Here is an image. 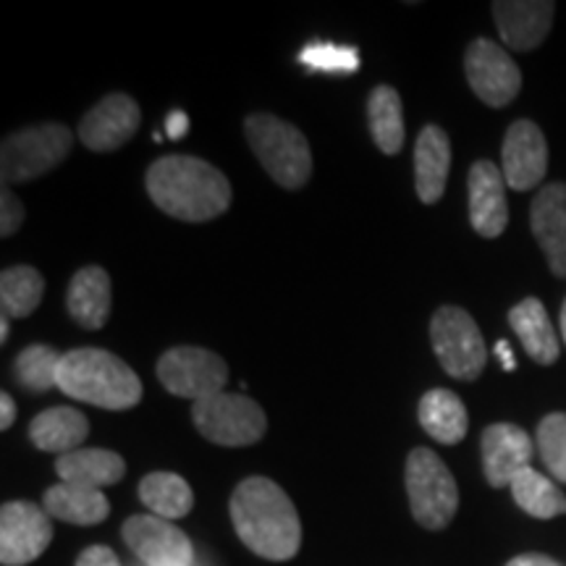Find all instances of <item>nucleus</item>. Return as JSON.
Returning a JSON list of instances; mask_svg holds the SVG:
<instances>
[{"label": "nucleus", "instance_id": "nucleus-1", "mask_svg": "<svg viewBox=\"0 0 566 566\" xmlns=\"http://www.w3.org/2000/svg\"><path fill=\"white\" fill-rule=\"evenodd\" d=\"M231 522L252 554L268 562H289L300 554L302 522L281 485L268 478H247L231 495Z\"/></svg>", "mask_w": 566, "mask_h": 566}, {"label": "nucleus", "instance_id": "nucleus-2", "mask_svg": "<svg viewBox=\"0 0 566 566\" xmlns=\"http://www.w3.org/2000/svg\"><path fill=\"white\" fill-rule=\"evenodd\" d=\"M147 195L166 216L184 223H205L229 210L231 184L195 155H166L147 168Z\"/></svg>", "mask_w": 566, "mask_h": 566}, {"label": "nucleus", "instance_id": "nucleus-3", "mask_svg": "<svg viewBox=\"0 0 566 566\" xmlns=\"http://www.w3.org/2000/svg\"><path fill=\"white\" fill-rule=\"evenodd\" d=\"M59 391L84 405L124 412L139 405L142 380L116 354L84 346L61 357Z\"/></svg>", "mask_w": 566, "mask_h": 566}, {"label": "nucleus", "instance_id": "nucleus-4", "mask_svg": "<svg viewBox=\"0 0 566 566\" xmlns=\"http://www.w3.org/2000/svg\"><path fill=\"white\" fill-rule=\"evenodd\" d=\"M244 134L252 153L279 187L300 189L310 181L313 153L307 137L294 124L283 122L273 113H252L244 122Z\"/></svg>", "mask_w": 566, "mask_h": 566}, {"label": "nucleus", "instance_id": "nucleus-5", "mask_svg": "<svg viewBox=\"0 0 566 566\" xmlns=\"http://www.w3.org/2000/svg\"><path fill=\"white\" fill-rule=\"evenodd\" d=\"M74 132L63 124L27 126L9 134L0 147V174L3 187L40 179L69 158Z\"/></svg>", "mask_w": 566, "mask_h": 566}, {"label": "nucleus", "instance_id": "nucleus-6", "mask_svg": "<svg viewBox=\"0 0 566 566\" xmlns=\"http://www.w3.org/2000/svg\"><path fill=\"white\" fill-rule=\"evenodd\" d=\"M407 495L412 516L424 530H443L459 509V488L443 459L430 449L409 451Z\"/></svg>", "mask_w": 566, "mask_h": 566}, {"label": "nucleus", "instance_id": "nucleus-7", "mask_svg": "<svg viewBox=\"0 0 566 566\" xmlns=\"http://www.w3.org/2000/svg\"><path fill=\"white\" fill-rule=\"evenodd\" d=\"M430 342L443 373L457 380H478L485 370L488 346L475 317L457 304H443L430 321Z\"/></svg>", "mask_w": 566, "mask_h": 566}, {"label": "nucleus", "instance_id": "nucleus-8", "mask_svg": "<svg viewBox=\"0 0 566 566\" xmlns=\"http://www.w3.org/2000/svg\"><path fill=\"white\" fill-rule=\"evenodd\" d=\"M192 420L202 438H208L210 443L229 446V449L258 443L268 430V417L258 401L226 391L195 401Z\"/></svg>", "mask_w": 566, "mask_h": 566}, {"label": "nucleus", "instance_id": "nucleus-9", "mask_svg": "<svg viewBox=\"0 0 566 566\" xmlns=\"http://www.w3.org/2000/svg\"><path fill=\"white\" fill-rule=\"evenodd\" d=\"M158 380L168 394L202 401L223 391L229 365L202 346H174L158 359Z\"/></svg>", "mask_w": 566, "mask_h": 566}, {"label": "nucleus", "instance_id": "nucleus-10", "mask_svg": "<svg viewBox=\"0 0 566 566\" xmlns=\"http://www.w3.org/2000/svg\"><path fill=\"white\" fill-rule=\"evenodd\" d=\"M53 541L51 514L30 501H9L0 509V564L27 566Z\"/></svg>", "mask_w": 566, "mask_h": 566}, {"label": "nucleus", "instance_id": "nucleus-11", "mask_svg": "<svg viewBox=\"0 0 566 566\" xmlns=\"http://www.w3.org/2000/svg\"><path fill=\"white\" fill-rule=\"evenodd\" d=\"M464 74L472 92L491 108H504L522 90V71L512 55L485 38L467 48Z\"/></svg>", "mask_w": 566, "mask_h": 566}, {"label": "nucleus", "instance_id": "nucleus-12", "mask_svg": "<svg viewBox=\"0 0 566 566\" xmlns=\"http://www.w3.org/2000/svg\"><path fill=\"white\" fill-rule=\"evenodd\" d=\"M122 535L145 566H195L189 535L155 514H137L124 522Z\"/></svg>", "mask_w": 566, "mask_h": 566}, {"label": "nucleus", "instance_id": "nucleus-13", "mask_svg": "<svg viewBox=\"0 0 566 566\" xmlns=\"http://www.w3.org/2000/svg\"><path fill=\"white\" fill-rule=\"evenodd\" d=\"M501 171H504L506 187L516 192H527L546 179L548 171V145L541 126L527 122H514L509 126L504 147H501Z\"/></svg>", "mask_w": 566, "mask_h": 566}, {"label": "nucleus", "instance_id": "nucleus-14", "mask_svg": "<svg viewBox=\"0 0 566 566\" xmlns=\"http://www.w3.org/2000/svg\"><path fill=\"white\" fill-rule=\"evenodd\" d=\"M139 116L137 101H132L124 92H113L87 111L76 137L92 153H113L137 134Z\"/></svg>", "mask_w": 566, "mask_h": 566}, {"label": "nucleus", "instance_id": "nucleus-15", "mask_svg": "<svg viewBox=\"0 0 566 566\" xmlns=\"http://www.w3.org/2000/svg\"><path fill=\"white\" fill-rule=\"evenodd\" d=\"M480 449H483L485 480L493 488L512 485V480L530 467V459L535 457L533 438L527 436V430L512 422H495L485 428Z\"/></svg>", "mask_w": 566, "mask_h": 566}, {"label": "nucleus", "instance_id": "nucleus-16", "mask_svg": "<svg viewBox=\"0 0 566 566\" xmlns=\"http://www.w3.org/2000/svg\"><path fill=\"white\" fill-rule=\"evenodd\" d=\"M470 223L480 237L495 239L506 231L509 202L504 171L493 160H478L470 168Z\"/></svg>", "mask_w": 566, "mask_h": 566}, {"label": "nucleus", "instance_id": "nucleus-17", "mask_svg": "<svg viewBox=\"0 0 566 566\" xmlns=\"http://www.w3.org/2000/svg\"><path fill=\"white\" fill-rule=\"evenodd\" d=\"M493 19L501 40L516 53H530L548 38L556 17L551 0H499L493 3Z\"/></svg>", "mask_w": 566, "mask_h": 566}, {"label": "nucleus", "instance_id": "nucleus-18", "mask_svg": "<svg viewBox=\"0 0 566 566\" xmlns=\"http://www.w3.org/2000/svg\"><path fill=\"white\" fill-rule=\"evenodd\" d=\"M530 229L546 254L551 273L566 279V184L543 187L530 208Z\"/></svg>", "mask_w": 566, "mask_h": 566}, {"label": "nucleus", "instance_id": "nucleus-19", "mask_svg": "<svg viewBox=\"0 0 566 566\" xmlns=\"http://www.w3.org/2000/svg\"><path fill=\"white\" fill-rule=\"evenodd\" d=\"M451 171V142L441 126H424L415 145V189L424 205H436L446 192Z\"/></svg>", "mask_w": 566, "mask_h": 566}, {"label": "nucleus", "instance_id": "nucleus-20", "mask_svg": "<svg viewBox=\"0 0 566 566\" xmlns=\"http://www.w3.org/2000/svg\"><path fill=\"white\" fill-rule=\"evenodd\" d=\"M113 304V286L108 271L97 265L82 268L69 283L66 307L71 321L87 331H101L108 323Z\"/></svg>", "mask_w": 566, "mask_h": 566}, {"label": "nucleus", "instance_id": "nucleus-21", "mask_svg": "<svg viewBox=\"0 0 566 566\" xmlns=\"http://www.w3.org/2000/svg\"><path fill=\"white\" fill-rule=\"evenodd\" d=\"M509 325L514 328L516 338H520L530 359H535L537 365H554L558 359V336L554 323H551L546 304L535 296H527L520 304H514L509 310Z\"/></svg>", "mask_w": 566, "mask_h": 566}, {"label": "nucleus", "instance_id": "nucleus-22", "mask_svg": "<svg viewBox=\"0 0 566 566\" xmlns=\"http://www.w3.org/2000/svg\"><path fill=\"white\" fill-rule=\"evenodd\" d=\"M55 472H59L61 483L101 491L105 485L122 483L126 475V462L116 451L108 449H76L71 454L55 459Z\"/></svg>", "mask_w": 566, "mask_h": 566}, {"label": "nucleus", "instance_id": "nucleus-23", "mask_svg": "<svg viewBox=\"0 0 566 566\" xmlns=\"http://www.w3.org/2000/svg\"><path fill=\"white\" fill-rule=\"evenodd\" d=\"M90 436V420L80 409L51 407L30 422V441L48 454H71Z\"/></svg>", "mask_w": 566, "mask_h": 566}, {"label": "nucleus", "instance_id": "nucleus-24", "mask_svg": "<svg viewBox=\"0 0 566 566\" xmlns=\"http://www.w3.org/2000/svg\"><path fill=\"white\" fill-rule=\"evenodd\" d=\"M417 417L424 433L443 446L459 443L470 430V415L462 399L449 388H430L420 399Z\"/></svg>", "mask_w": 566, "mask_h": 566}, {"label": "nucleus", "instance_id": "nucleus-25", "mask_svg": "<svg viewBox=\"0 0 566 566\" xmlns=\"http://www.w3.org/2000/svg\"><path fill=\"white\" fill-rule=\"evenodd\" d=\"M45 512L69 525L90 527L108 520L111 504L95 488L59 483L45 491Z\"/></svg>", "mask_w": 566, "mask_h": 566}, {"label": "nucleus", "instance_id": "nucleus-26", "mask_svg": "<svg viewBox=\"0 0 566 566\" xmlns=\"http://www.w3.org/2000/svg\"><path fill=\"white\" fill-rule=\"evenodd\" d=\"M139 499L155 516L168 522L181 520L195 506L192 488L176 472H150L147 478H142Z\"/></svg>", "mask_w": 566, "mask_h": 566}, {"label": "nucleus", "instance_id": "nucleus-27", "mask_svg": "<svg viewBox=\"0 0 566 566\" xmlns=\"http://www.w3.org/2000/svg\"><path fill=\"white\" fill-rule=\"evenodd\" d=\"M370 132L380 153L396 155L405 147V108H401L399 92L388 84H380L370 92L367 103Z\"/></svg>", "mask_w": 566, "mask_h": 566}, {"label": "nucleus", "instance_id": "nucleus-28", "mask_svg": "<svg viewBox=\"0 0 566 566\" xmlns=\"http://www.w3.org/2000/svg\"><path fill=\"white\" fill-rule=\"evenodd\" d=\"M509 488H512L514 504L535 520H554L566 514V495L558 491L554 480L535 472L533 467H525Z\"/></svg>", "mask_w": 566, "mask_h": 566}, {"label": "nucleus", "instance_id": "nucleus-29", "mask_svg": "<svg viewBox=\"0 0 566 566\" xmlns=\"http://www.w3.org/2000/svg\"><path fill=\"white\" fill-rule=\"evenodd\" d=\"M45 279L32 265L6 268L0 275V304L6 317H27L40 307Z\"/></svg>", "mask_w": 566, "mask_h": 566}, {"label": "nucleus", "instance_id": "nucleus-30", "mask_svg": "<svg viewBox=\"0 0 566 566\" xmlns=\"http://www.w3.org/2000/svg\"><path fill=\"white\" fill-rule=\"evenodd\" d=\"M61 357L63 354L55 352L53 346H45V344L27 346V349L17 357V365H13L19 386L32 394H45L51 391V388H59Z\"/></svg>", "mask_w": 566, "mask_h": 566}, {"label": "nucleus", "instance_id": "nucleus-31", "mask_svg": "<svg viewBox=\"0 0 566 566\" xmlns=\"http://www.w3.org/2000/svg\"><path fill=\"white\" fill-rule=\"evenodd\" d=\"M537 454L558 483H566V412L546 415L537 424Z\"/></svg>", "mask_w": 566, "mask_h": 566}, {"label": "nucleus", "instance_id": "nucleus-32", "mask_svg": "<svg viewBox=\"0 0 566 566\" xmlns=\"http://www.w3.org/2000/svg\"><path fill=\"white\" fill-rule=\"evenodd\" d=\"M300 59L317 71H336V74H352L359 66V55L354 48H338L331 42H315L304 48Z\"/></svg>", "mask_w": 566, "mask_h": 566}, {"label": "nucleus", "instance_id": "nucleus-33", "mask_svg": "<svg viewBox=\"0 0 566 566\" xmlns=\"http://www.w3.org/2000/svg\"><path fill=\"white\" fill-rule=\"evenodd\" d=\"M21 223H24V205L11 192V187H3L0 189V237L9 239L19 231Z\"/></svg>", "mask_w": 566, "mask_h": 566}, {"label": "nucleus", "instance_id": "nucleus-34", "mask_svg": "<svg viewBox=\"0 0 566 566\" xmlns=\"http://www.w3.org/2000/svg\"><path fill=\"white\" fill-rule=\"evenodd\" d=\"M76 566H122V562L108 546H90L76 558Z\"/></svg>", "mask_w": 566, "mask_h": 566}, {"label": "nucleus", "instance_id": "nucleus-35", "mask_svg": "<svg viewBox=\"0 0 566 566\" xmlns=\"http://www.w3.org/2000/svg\"><path fill=\"white\" fill-rule=\"evenodd\" d=\"M13 420H17V401L11 399V394H0V430H9Z\"/></svg>", "mask_w": 566, "mask_h": 566}, {"label": "nucleus", "instance_id": "nucleus-36", "mask_svg": "<svg viewBox=\"0 0 566 566\" xmlns=\"http://www.w3.org/2000/svg\"><path fill=\"white\" fill-rule=\"evenodd\" d=\"M506 566H562V564H558L556 558L543 556V554H522V556H514Z\"/></svg>", "mask_w": 566, "mask_h": 566}, {"label": "nucleus", "instance_id": "nucleus-37", "mask_svg": "<svg viewBox=\"0 0 566 566\" xmlns=\"http://www.w3.org/2000/svg\"><path fill=\"white\" fill-rule=\"evenodd\" d=\"M495 354H499L501 365H504V370H506V373L516 370V359H514L512 349H509V342H504V338H501V342L495 344Z\"/></svg>", "mask_w": 566, "mask_h": 566}, {"label": "nucleus", "instance_id": "nucleus-38", "mask_svg": "<svg viewBox=\"0 0 566 566\" xmlns=\"http://www.w3.org/2000/svg\"><path fill=\"white\" fill-rule=\"evenodd\" d=\"M184 132H187V116H184V113H171V116H168V134H171L174 139H181Z\"/></svg>", "mask_w": 566, "mask_h": 566}, {"label": "nucleus", "instance_id": "nucleus-39", "mask_svg": "<svg viewBox=\"0 0 566 566\" xmlns=\"http://www.w3.org/2000/svg\"><path fill=\"white\" fill-rule=\"evenodd\" d=\"M9 334H11V317H0V342H9Z\"/></svg>", "mask_w": 566, "mask_h": 566}, {"label": "nucleus", "instance_id": "nucleus-40", "mask_svg": "<svg viewBox=\"0 0 566 566\" xmlns=\"http://www.w3.org/2000/svg\"><path fill=\"white\" fill-rule=\"evenodd\" d=\"M562 336H564V344H566V302L562 307Z\"/></svg>", "mask_w": 566, "mask_h": 566}]
</instances>
